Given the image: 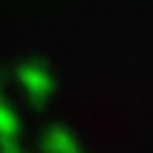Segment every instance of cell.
Segmentation results:
<instances>
[{"label":"cell","mask_w":153,"mask_h":153,"mask_svg":"<svg viewBox=\"0 0 153 153\" xmlns=\"http://www.w3.org/2000/svg\"><path fill=\"white\" fill-rule=\"evenodd\" d=\"M41 147H43V153H84V150H81V145H78V142L69 136L64 127L46 130V136H43Z\"/></svg>","instance_id":"obj_1"},{"label":"cell","mask_w":153,"mask_h":153,"mask_svg":"<svg viewBox=\"0 0 153 153\" xmlns=\"http://www.w3.org/2000/svg\"><path fill=\"white\" fill-rule=\"evenodd\" d=\"M0 153H26V150L17 147V145H12V142H3V145H0Z\"/></svg>","instance_id":"obj_2"}]
</instances>
